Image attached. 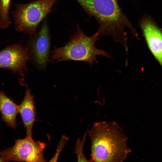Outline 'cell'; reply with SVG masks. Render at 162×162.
I'll return each mask as SVG.
<instances>
[{"instance_id": "cell-13", "label": "cell", "mask_w": 162, "mask_h": 162, "mask_svg": "<svg viewBox=\"0 0 162 162\" xmlns=\"http://www.w3.org/2000/svg\"><path fill=\"white\" fill-rule=\"evenodd\" d=\"M0 162H2V160L0 156Z\"/></svg>"}, {"instance_id": "cell-6", "label": "cell", "mask_w": 162, "mask_h": 162, "mask_svg": "<svg viewBox=\"0 0 162 162\" xmlns=\"http://www.w3.org/2000/svg\"><path fill=\"white\" fill-rule=\"evenodd\" d=\"M29 59L27 47L20 44L10 46L0 51V68L11 70L23 77Z\"/></svg>"}, {"instance_id": "cell-12", "label": "cell", "mask_w": 162, "mask_h": 162, "mask_svg": "<svg viewBox=\"0 0 162 162\" xmlns=\"http://www.w3.org/2000/svg\"><path fill=\"white\" fill-rule=\"evenodd\" d=\"M86 130L84 134L83 138L82 140L78 139L76 142L75 151L77 161L89 162V160L86 157L83 153V147L86 141V137L88 134V130Z\"/></svg>"}, {"instance_id": "cell-11", "label": "cell", "mask_w": 162, "mask_h": 162, "mask_svg": "<svg viewBox=\"0 0 162 162\" xmlns=\"http://www.w3.org/2000/svg\"><path fill=\"white\" fill-rule=\"evenodd\" d=\"M11 0H0V27L2 29L8 28L10 22L9 17Z\"/></svg>"}, {"instance_id": "cell-3", "label": "cell", "mask_w": 162, "mask_h": 162, "mask_svg": "<svg viewBox=\"0 0 162 162\" xmlns=\"http://www.w3.org/2000/svg\"><path fill=\"white\" fill-rule=\"evenodd\" d=\"M76 32L70 38L64 46L55 48L52 52V61L72 60L84 62L90 65L97 62L96 56H103L112 58L109 53L103 50L97 48L95 45L99 39L98 33L88 36L77 25Z\"/></svg>"}, {"instance_id": "cell-8", "label": "cell", "mask_w": 162, "mask_h": 162, "mask_svg": "<svg viewBox=\"0 0 162 162\" xmlns=\"http://www.w3.org/2000/svg\"><path fill=\"white\" fill-rule=\"evenodd\" d=\"M140 26L151 51L162 66V32L148 16L141 20Z\"/></svg>"}, {"instance_id": "cell-2", "label": "cell", "mask_w": 162, "mask_h": 162, "mask_svg": "<svg viewBox=\"0 0 162 162\" xmlns=\"http://www.w3.org/2000/svg\"><path fill=\"white\" fill-rule=\"evenodd\" d=\"M90 17H94L99 25V36H110L115 42L120 43L128 50V28L137 38L136 30L123 13L117 0H76Z\"/></svg>"}, {"instance_id": "cell-5", "label": "cell", "mask_w": 162, "mask_h": 162, "mask_svg": "<svg viewBox=\"0 0 162 162\" xmlns=\"http://www.w3.org/2000/svg\"><path fill=\"white\" fill-rule=\"evenodd\" d=\"M46 144L26 137L15 141L14 146L0 152L2 161L45 162L44 152Z\"/></svg>"}, {"instance_id": "cell-10", "label": "cell", "mask_w": 162, "mask_h": 162, "mask_svg": "<svg viewBox=\"0 0 162 162\" xmlns=\"http://www.w3.org/2000/svg\"><path fill=\"white\" fill-rule=\"evenodd\" d=\"M18 106L0 91V111L3 121L8 125L15 128Z\"/></svg>"}, {"instance_id": "cell-1", "label": "cell", "mask_w": 162, "mask_h": 162, "mask_svg": "<svg viewBox=\"0 0 162 162\" xmlns=\"http://www.w3.org/2000/svg\"><path fill=\"white\" fill-rule=\"evenodd\" d=\"M88 134L91 141L90 162H123L131 152L127 136L115 121L95 122Z\"/></svg>"}, {"instance_id": "cell-4", "label": "cell", "mask_w": 162, "mask_h": 162, "mask_svg": "<svg viewBox=\"0 0 162 162\" xmlns=\"http://www.w3.org/2000/svg\"><path fill=\"white\" fill-rule=\"evenodd\" d=\"M58 0H38L26 4H16L12 14L18 31L34 35L40 23L52 11Z\"/></svg>"}, {"instance_id": "cell-7", "label": "cell", "mask_w": 162, "mask_h": 162, "mask_svg": "<svg viewBox=\"0 0 162 162\" xmlns=\"http://www.w3.org/2000/svg\"><path fill=\"white\" fill-rule=\"evenodd\" d=\"M34 36L31 44L32 53L38 66L44 69L46 66L50 45L49 30L46 21Z\"/></svg>"}, {"instance_id": "cell-9", "label": "cell", "mask_w": 162, "mask_h": 162, "mask_svg": "<svg viewBox=\"0 0 162 162\" xmlns=\"http://www.w3.org/2000/svg\"><path fill=\"white\" fill-rule=\"evenodd\" d=\"M18 112L20 114L26 129V136L33 139L32 130L35 121V107L33 96L30 90L27 88L23 100L18 105Z\"/></svg>"}]
</instances>
